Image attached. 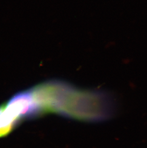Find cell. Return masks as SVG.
Segmentation results:
<instances>
[{
	"instance_id": "obj_1",
	"label": "cell",
	"mask_w": 147,
	"mask_h": 148,
	"mask_svg": "<svg viewBox=\"0 0 147 148\" xmlns=\"http://www.w3.org/2000/svg\"><path fill=\"white\" fill-rule=\"evenodd\" d=\"M114 109L112 98L105 92L80 89L69 84L57 114L84 121H100L111 117Z\"/></svg>"
}]
</instances>
